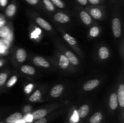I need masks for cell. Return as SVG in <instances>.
I'll use <instances>...</instances> for the list:
<instances>
[{
    "mask_svg": "<svg viewBox=\"0 0 124 123\" xmlns=\"http://www.w3.org/2000/svg\"><path fill=\"white\" fill-rule=\"evenodd\" d=\"M112 30L114 36L116 37H119L121 35V22L118 18H114L112 22Z\"/></svg>",
    "mask_w": 124,
    "mask_h": 123,
    "instance_id": "6da1fadb",
    "label": "cell"
},
{
    "mask_svg": "<svg viewBox=\"0 0 124 123\" xmlns=\"http://www.w3.org/2000/svg\"><path fill=\"white\" fill-rule=\"evenodd\" d=\"M99 84V81L97 79L91 80L88 81L84 84L83 88L86 91H90L96 88Z\"/></svg>",
    "mask_w": 124,
    "mask_h": 123,
    "instance_id": "7a4b0ae2",
    "label": "cell"
},
{
    "mask_svg": "<svg viewBox=\"0 0 124 123\" xmlns=\"http://www.w3.org/2000/svg\"><path fill=\"white\" fill-rule=\"evenodd\" d=\"M33 63L38 66H41L44 68H48L50 65L49 63L45 60L44 58L40 56H36L33 59Z\"/></svg>",
    "mask_w": 124,
    "mask_h": 123,
    "instance_id": "3957f363",
    "label": "cell"
},
{
    "mask_svg": "<svg viewBox=\"0 0 124 123\" xmlns=\"http://www.w3.org/2000/svg\"><path fill=\"white\" fill-rule=\"evenodd\" d=\"M117 101L119 102V105L121 107H124V85L121 84L118 89L117 94Z\"/></svg>",
    "mask_w": 124,
    "mask_h": 123,
    "instance_id": "277c9868",
    "label": "cell"
},
{
    "mask_svg": "<svg viewBox=\"0 0 124 123\" xmlns=\"http://www.w3.org/2000/svg\"><path fill=\"white\" fill-rule=\"evenodd\" d=\"M63 90V86L61 84H57L52 89L50 95L52 97L56 98L61 95Z\"/></svg>",
    "mask_w": 124,
    "mask_h": 123,
    "instance_id": "5b68a950",
    "label": "cell"
},
{
    "mask_svg": "<svg viewBox=\"0 0 124 123\" xmlns=\"http://www.w3.org/2000/svg\"><path fill=\"white\" fill-rule=\"evenodd\" d=\"M54 19L58 22L62 23V24L66 23L69 21V16L67 14H64L63 13H61V12L56 13L54 15Z\"/></svg>",
    "mask_w": 124,
    "mask_h": 123,
    "instance_id": "8992f818",
    "label": "cell"
},
{
    "mask_svg": "<svg viewBox=\"0 0 124 123\" xmlns=\"http://www.w3.org/2000/svg\"><path fill=\"white\" fill-rule=\"evenodd\" d=\"M36 22L41 27L43 28L44 29L48 31H50L52 30V26L50 25L49 23L48 22L46 21V20L43 19L41 18H36Z\"/></svg>",
    "mask_w": 124,
    "mask_h": 123,
    "instance_id": "52a82bcc",
    "label": "cell"
},
{
    "mask_svg": "<svg viewBox=\"0 0 124 123\" xmlns=\"http://www.w3.org/2000/svg\"><path fill=\"white\" fill-rule=\"evenodd\" d=\"M27 54L23 48H19L18 50L16 51V57L17 60L19 62H23L25 61V59H26Z\"/></svg>",
    "mask_w": 124,
    "mask_h": 123,
    "instance_id": "ba28073f",
    "label": "cell"
},
{
    "mask_svg": "<svg viewBox=\"0 0 124 123\" xmlns=\"http://www.w3.org/2000/svg\"><path fill=\"white\" fill-rule=\"evenodd\" d=\"M65 56L66 57L67 59H68L69 62L70 63H71L72 65H76L78 64V60L77 57L75 55V54H73L71 52L68 51L65 52Z\"/></svg>",
    "mask_w": 124,
    "mask_h": 123,
    "instance_id": "9c48e42d",
    "label": "cell"
},
{
    "mask_svg": "<svg viewBox=\"0 0 124 123\" xmlns=\"http://www.w3.org/2000/svg\"><path fill=\"white\" fill-rule=\"evenodd\" d=\"M118 106L117 94L113 93L111 95L110 98V107L111 110H115Z\"/></svg>",
    "mask_w": 124,
    "mask_h": 123,
    "instance_id": "30bf717a",
    "label": "cell"
},
{
    "mask_svg": "<svg viewBox=\"0 0 124 123\" xmlns=\"http://www.w3.org/2000/svg\"><path fill=\"white\" fill-rule=\"evenodd\" d=\"M22 117H23V115H22L21 113H19V112H16V113H13L8 117H7L6 121L8 123H14V122H16L19 119H21Z\"/></svg>",
    "mask_w": 124,
    "mask_h": 123,
    "instance_id": "8fae6325",
    "label": "cell"
},
{
    "mask_svg": "<svg viewBox=\"0 0 124 123\" xmlns=\"http://www.w3.org/2000/svg\"><path fill=\"white\" fill-rule=\"evenodd\" d=\"M88 111H89V107H88V106L87 104H84L79 109L77 112L79 116L83 118H85L87 115V114L88 113Z\"/></svg>",
    "mask_w": 124,
    "mask_h": 123,
    "instance_id": "7c38bea8",
    "label": "cell"
},
{
    "mask_svg": "<svg viewBox=\"0 0 124 123\" xmlns=\"http://www.w3.org/2000/svg\"><path fill=\"white\" fill-rule=\"evenodd\" d=\"M47 112L45 109H39L38 110L35 111L32 113V116L33 119H39L44 118L47 115Z\"/></svg>",
    "mask_w": 124,
    "mask_h": 123,
    "instance_id": "4fadbf2b",
    "label": "cell"
},
{
    "mask_svg": "<svg viewBox=\"0 0 124 123\" xmlns=\"http://www.w3.org/2000/svg\"><path fill=\"white\" fill-rule=\"evenodd\" d=\"M80 17L83 22L86 25H89L92 22V18H91L90 16L86 12H84V11L81 12L80 13Z\"/></svg>",
    "mask_w": 124,
    "mask_h": 123,
    "instance_id": "5bb4252c",
    "label": "cell"
},
{
    "mask_svg": "<svg viewBox=\"0 0 124 123\" xmlns=\"http://www.w3.org/2000/svg\"><path fill=\"white\" fill-rule=\"evenodd\" d=\"M21 70L22 72L28 75H33L35 73V70L34 68L29 65H24L21 67Z\"/></svg>",
    "mask_w": 124,
    "mask_h": 123,
    "instance_id": "9a60e30c",
    "label": "cell"
},
{
    "mask_svg": "<svg viewBox=\"0 0 124 123\" xmlns=\"http://www.w3.org/2000/svg\"><path fill=\"white\" fill-rule=\"evenodd\" d=\"M102 115L100 112H96L94 113L90 119V123H99L102 120Z\"/></svg>",
    "mask_w": 124,
    "mask_h": 123,
    "instance_id": "2e32d148",
    "label": "cell"
},
{
    "mask_svg": "<svg viewBox=\"0 0 124 123\" xmlns=\"http://www.w3.org/2000/svg\"><path fill=\"white\" fill-rule=\"evenodd\" d=\"M59 66L62 69H66L68 67L69 64V62L66 57L64 55H61L59 59Z\"/></svg>",
    "mask_w": 124,
    "mask_h": 123,
    "instance_id": "e0dca14e",
    "label": "cell"
},
{
    "mask_svg": "<svg viewBox=\"0 0 124 123\" xmlns=\"http://www.w3.org/2000/svg\"><path fill=\"white\" fill-rule=\"evenodd\" d=\"M16 12V6L14 4H10L7 6L6 10V14L7 16L12 17Z\"/></svg>",
    "mask_w": 124,
    "mask_h": 123,
    "instance_id": "ac0fdd59",
    "label": "cell"
},
{
    "mask_svg": "<svg viewBox=\"0 0 124 123\" xmlns=\"http://www.w3.org/2000/svg\"><path fill=\"white\" fill-rule=\"evenodd\" d=\"M99 55L101 59H107L109 55L108 49L105 47H101L99 50Z\"/></svg>",
    "mask_w": 124,
    "mask_h": 123,
    "instance_id": "d6986e66",
    "label": "cell"
},
{
    "mask_svg": "<svg viewBox=\"0 0 124 123\" xmlns=\"http://www.w3.org/2000/svg\"><path fill=\"white\" fill-rule=\"evenodd\" d=\"M41 96V93L39 90H37L32 94V95L29 97V100L31 102H36L38 101Z\"/></svg>",
    "mask_w": 124,
    "mask_h": 123,
    "instance_id": "ffe728a7",
    "label": "cell"
},
{
    "mask_svg": "<svg viewBox=\"0 0 124 123\" xmlns=\"http://www.w3.org/2000/svg\"><path fill=\"white\" fill-rule=\"evenodd\" d=\"M90 14L93 18L94 19H100L102 17V13L99 9L97 8H93L91 9L90 10Z\"/></svg>",
    "mask_w": 124,
    "mask_h": 123,
    "instance_id": "44dd1931",
    "label": "cell"
},
{
    "mask_svg": "<svg viewBox=\"0 0 124 123\" xmlns=\"http://www.w3.org/2000/svg\"><path fill=\"white\" fill-rule=\"evenodd\" d=\"M9 28L7 26H3L0 27V37L4 38L7 34L10 33Z\"/></svg>",
    "mask_w": 124,
    "mask_h": 123,
    "instance_id": "7402d4cb",
    "label": "cell"
},
{
    "mask_svg": "<svg viewBox=\"0 0 124 123\" xmlns=\"http://www.w3.org/2000/svg\"><path fill=\"white\" fill-rule=\"evenodd\" d=\"M64 39L69 44L71 45H73L76 44V41L75 40V39L74 37H73L72 36H70V35H69V34H64Z\"/></svg>",
    "mask_w": 124,
    "mask_h": 123,
    "instance_id": "603a6c76",
    "label": "cell"
},
{
    "mask_svg": "<svg viewBox=\"0 0 124 123\" xmlns=\"http://www.w3.org/2000/svg\"><path fill=\"white\" fill-rule=\"evenodd\" d=\"M45 6H46V8L48 10V11H53L54 10V7L53 6V4L51 2L50 0H43Z\"/></svg>",
    "mask_w": 124,
    "mask_h": 123,
    "instance_id": "cb8c5ba5",
    "label": "cell"
},
{
    "mask_svg": "<svg viewBox=\"0 0 124 123\" xmlns=\"http://www.w3.org/2000/svg\"><path fill=\"white\" fill-rule=\"evenodd\" d=\"M99 29L97 27H93L91 28L90 31V34L92 37H96L99 35Z\"/></svg>",
    "mask_w": 124,
    "mask_h": 123,
    "instance_id": "d4e9b609",
    "label": "cell"
},
{
    "mask_svg": "<svg viewBox=\"0 0 124 123\" xmlns=\"http://www.w3.org/2000/svg\"><path fill=\"white\" fill-rule=\"evenodd\" d=\"M79 116L78 114L77 111L75 110L73 113L72 116H71V118H70V123H77L79 121Z\"/></svg>",
    "mask_w": 124,
    "mask_h": 123,
    "instance_id": "484cf974",
    "label": "cell"
},
{
    "mask_svg": "<svg viewBox=\"0 0 124 123\" xmlns=\"http://www.w3.org/2000/svg\"><path fill=\"white\" fill-rule=\"evenodd\" d=\"M7 78V74L4 72L0 73V86H2L6 82Z\"/></svg>",
    "mask_w": 124,
    "mask_h": 123,
    "instance_id": "4316f807",
    "label": "cell"
},
{
    "mask_svg": "<svg viewBox=\"0 0 124 123\" xmlns=\"http://www.w3.org/2000/svg\"><path fill=\"white\" fill-rule=\"evenodd\" d=\"M16 81H17V77H16V76H13L12 77H11L7 83V87H11L13 85H14V84L16 82Z\"/></svg>",
    "mask_w": 124,
    "mask_h": 123,
    "instance_id": "83f0119b",
    "label": "cell"
},
{
    "mask_svg": "<svg viewBox=\"0 0 124 123\" xmlns=\"http://www.w3.org/2000/svg\"><path fill=\"white\" fill-rule=\"evenodd\" d=\"M52 2L54 4L55 6H56L57 7H59V8H64V4L62 2V1H61V0H51Z\"/></svg>",
    "mask_w": 124,
    "mask_h": 123,
    "instance_id": "f1b7e54d",
    "label": "cell"
},
{
    "mask_svg": "<svg viewBox=\"0 0 124 123\" xmlns=\"http://www.w3.org/2000/svg\"><path fill=\"white\" fill-rule=\"evenodd\" d=\"M41 31L39 28H36L31 33V38H37L39 35L41 34Z\"/></svg>",
    "mask_w": 124,
    "mask_h": 123,
    "instance_id": "f546056e",
    "label": "cell"
},
{
    "mask_svg": "<svg viewBox=\"0 0 124 123\" xmlns=\"http://www.w3.org/2000/svg\"><path fill=\"white\" fill-rule=\"evenodd\" d=\"M0 45L3 46V47H6V48H8L10 46V42L4 39H0Z\"/></svg>",
    "mask_w": 124,
    "mask_h": 123,
    "instance_id": "4dcf8cb0",
    "label": "cell"
},
{
    "mask_svg": "<svg viewBox=\"0 0 124 123\" xmlns=\"http://www.w3.org/2000/svg\"><path fill=\"white\" fill-rule=\"evenodd\" d=\"M33 88V84H31V83H30V84H27V85L25 86L24 90H25V92L27 94H30L31 92V90H32Z\"/></svg>",
    "mask_w": 124,
    "mask_h": 123,
    "instance_id": "1f68e13d",
    "label": "cell"
},
{
    "mask_svg": "<svg viewBox=\"0 0 124 123\" xmlns=\"http://www.w3.org/2000/svg\"><path fill=\"white\" fill-rule=\"evenodd\" d=\"M12 38H13V34H12V32H11V31H10L9 33H8V34H7V36H6L4 39L6 40H7V41H8V42H10V41H12Z\"/></svg>",
    "mask_w": 124,
    "mask_h": 123,
    "instance_id": "d6a6232c",
    "label": "cell"
},
{
    "mask_svg": "<svg viewBox=\"0 0 124 123\" xmlns=\"http://www.w3.org/2000/svg\"><path fill=\"white\" fill-rule=\"evenodd\" d=\"M25 119L27 121L29 122V123H31V122L33 121V118L32 115L28 114L27 115L25 116Z\"/></svg>",
    "mask_w": 124,
    "mask_h": 123,
    "instance_id": "836d02e7",
    "label": "cell"
},
{
    "mask_svg": "<svg viewBox=\"0 0 124 123\" xmlns=\"http://www.w3.org/2000/svg\"><path fill=\"white\" fill-rule=\"evenodd\" d=\"M7 48H6V47H3L2 45H0V54H4L6 53L7 51Z\"/></svg>",
    "mask_w": 124,
    "mask_h": 123,
    "instance_id": "e575fe53",
    "label": "cell"
},
{
    "mask_svg": "<svg viewBox=\"0 0 124 123\" xmlns=\"http://www.w3.org/2000/svg\"><path fill=\"white\" fill-rule=\"evenodd\" d=\"M35 123H47V119L44 118H42L41 119H39V120H38Z\"/></svg>",
    "mask_w": 124,
    "mask_h": 123,
    "instance_id": "d590c367",
    "label": "cell"
},
{
    "mask_svg": "<svg viewBox=\"0 0 124 123\" xmlns=\"http://www.w3.org/2000/svg\"><path fill=\"white\" fill-rule=\"evenodd\" d=\"M27 2H29V4L31 5H35L36 4H37L38 0H25Z\"/></svg>",
    "mask_w": 124,
    "mask_h": 123,
    "instance_id": "8d00e7d4",
    "label": "cell"
},
{
    "mask_svg": "<svg viewBox=\"0 0 124 123\" xmlns=\"http://www.w3.org/2000/svg\"><path fill=\"white\" fill-rule=\"evenodd\" d=\"M7 0H0V6L2 7H4L7 4Z\"/></svg>",
    "mask_w": 124,
    "mask_h": 123,
    "instance_id": "74e56055",
    "label": "cell"
},
{
    "mask_svg": "<svg viewBox=\"0 0 124 123\" xmlns=\"http://www.w3.org/2000/svg\"><path fill=\"white\" fill-rule=\"evenodd\" d=\"M90 3H92V4H94V5H96L98 4H99V0H88Z\"/></svg>",
    "mask_w": 124,
    "mask_h": 123,
    "instance_id": "f35d334b",
    "label": "cell"
},
{
    "mask_svg": "<svg viewBox=\"0 0 124 123\" xmlns=\"http://www.w3.org/2000/svg\"><path fill=\"white\" fill-rule=\"evenodd\" d=\"M78 1L81 4L83 5V6H85V5L87 4V0H78Z\"/></svg>",
    "mask_w": 124,
    "mask_h": 123,
    "instance_id": "ab89813d",
    "label": "cell"
},
{
    "mask_svg": "<svg viewBox=\"0 0 124 123\" xmlns=\"http://www.w3.org/2000/svg\"><path fill=\"white\" fill-rule=\"evenodd\" d=\"M4 24H5V20H4L3 18L0 17V27H3L4 25Z\"/></svg>",
    "mask_w": 124,
    "mask_h": 123,
    "instance_id": "60d3db41",
    "label": "cell"
},
{
    "mask_svg": "<svg viewBox=\"0 0 124 123\" xmlns=\"http://www.w3.org/2000/svg\"><path fill=\"white\" fill-rule=\"evenodd\" d=\"M16 123H25V120H24V119H19L17 121H16Z\"/></svg>",
    "mask_w": 124,
    "mask_h": 123,
    "instance_id": "b9f144b4",
    "label": "cell"
},
{
    "mask_svg": "<svg viewBox=\"0 0 124 123\" xmlns=\"http://www.w3.org/2000/svg\"><path fill=\"white\" fill-rule=\"evenodd\" d=\"M2 65H3V63H2V61H1V60H0V67H1Z\"/></svg>",
    "mask_w": 124,
    "mask_h": 123,
    "instance_id": "7bdbcfd3",
    "label": "cell"
},
{
    "mask_svg": "<svg viewBox=\"0 0 124 123\" xmlns=\"http://www.w3.org/2000/svg\"></svg>",
    "mask_w": 124,
    "mask_h": 123,
    "instance_id": "ee69618b",
    "label": "cell"
}]
</instances>
